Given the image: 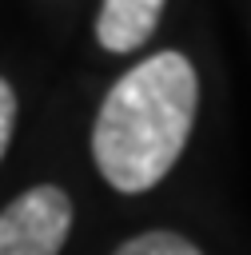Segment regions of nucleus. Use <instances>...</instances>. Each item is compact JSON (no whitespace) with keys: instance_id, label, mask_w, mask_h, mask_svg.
I'll list each match as a JSON object with an SVG mask.
<instances>
[{"instance_id":"f257e3e1","label":"nucleus","mask_w":251,"mask_h":255,"mask_svg":"<svg viewBox=\"0 0 251 255\" xmlns=\"http://www.w3.org/2000/svg\"><path fill=\"white\" fill-rule=\"evenodd\" d=\"M199 108L195 64L167 48L127 68L104 96L92 124V159L100 175L124 191H151L187 147Z\"/></svg>"},{"instance_id":"20e7f679","label":"nucleus","mask_w":251,"mask_h":255,"mask_svg":"<svg viewBox=\"0 0 251 255\" xmlns=\"http://www.w3.org/2000/svg\"><path fill=\"white\" fill-rule=\"evenodd\" d=\"M112 255H203V251L175 231H143V235L120 243Z\"/></svg>"},{"instance_id":"7ed1b4c3","label":"nucleus","mask_w":251,"mask_h":255,"mask_svg":"<svg viewBox=\"0 0 251 255\" xmlns=\"http://www.w3.org/2000/svg\"><path fill=\"white\" fill-rule=\"evenodd\" d=\"M163 16V0H104L96 16V40L104 52H135L151 40Z\"/></svg>"},{"instance_id":"f03ea898","label":"nucleus","mask_w":251,"mask_h":255,"mask_svg":"<svg viewBox=\"0 0 251 255\" xmlns=\"http://www.w3.org/2000/svg\"><path fill=\"white\" fill-rule=\"evenodd\" d=\"M72 231V199L56 183H36L0 211V255H60Z\"/></svg>"},{"instance_id":"39448f33","label":"nucleus","mask_w":251,"mask_h":255,"mask_svg":"<svg viewBox=\"0 0 251 255\" xmlns=\"http://www.w3.org/2000/svg\"><path fill=\"white\" fill-rule=\"evenodd\" d=\"M12 128H16V92L0 76V159H4L8 143H12Z\"/></svg>"}]
</instances>
